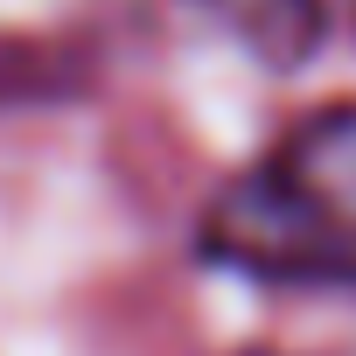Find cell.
<instances>
[{"label":"cell","mask_w":356,"mask_h":356,"mask_svg":"<svg viewBox=\"0 0 356 356\" xmlns=\"http://www.w3.org/2000/svg\"><path fill=\"white\" fill-rule=\"evenodd\" d=\"M203 252L252 280H328L356 259V98L307 112L210 203Z\"/></svg>","instance_id":"1"},{"label":"cell","mask_w":356,"mask_h":356,"mask_svg":"<svg viewBox=\"0 0 356 356\" xmlns=\"http://www.w3.org/2000/svg\"><path fill=\"white\" fill-rule=\"evenodd\" d=\"M224 15V29L273 70H293L321 49V29H328V8L321 0H210Z\"/></svg>","instance_id":"2"}]
</instances>
